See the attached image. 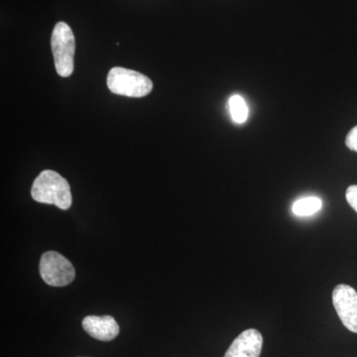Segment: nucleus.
<instances>
[{
    "label": "nucleus",
    "mask_w": 357,
    "mask_h": 357,
    "mask_svg": "<svg viewBox=\"0 0 357 357\" xmlns=\"http://www.w3.org/2000/svg\"><path fill=\"white\" fill-rule=\"evenodd\" d=\"M31 196L38 203L55 204L61 210H69L72 206L69 183L55 171L45 170L35 178Z\"/></svg>",
    "instance_id": "obj_1"
},
{
    "label": "nucleus",
    "mask_w": 357,
    "mask_h": 357,
    "mask_svg": "<svg viewBox=\"0 0 357 357\" xmlns=\"http://www.w3.org/2000/svg\"><path fill=\"white\" fill-rule=\"evenodd\" d=\"M107 83L112 93L129 98H143L149 95L153 89V83L149 77L136 70L121 67L109 70Z\"/></svg>",
    "instance_id": "obj_2"
},
{
    "label": "nucleus",
    "mask_w": 357,
    "mask_h": 357,
    "mask_svg": "<svg viewBox=\"0 0 357 357\" xmlns=\"http://www.w3.org/2000/svg\"><path fill=\"white\" fill-rule=\"evenodd\" d=\"M52 52L56 70L60 77H68L74 72L76 40L67 23L58 22L51 37Z\"/></svg>",
    "instance_id": "obj_3"
},
{
    "label": "nucleus",
    "mask_w": 357,
    "mask_h": 357,
    "mask_svg": "<svg viewBox=\"0 0 357 357\" xmlns=\"http://www.w3.org/2000/svg\"><path fill=\"white\" fill-rule=\"evenodd\" d=\"M39 269L45 283L53 287L69 285L76 276L72 263L56 251H48L42 255Z\"/></svg>",
    "instance_id": "obj_4"
},
{
    "label": "nucleus",
    "mask_w": 357,
    "mask_h": 357,
    "mask_svg": "<svg viewBox=\"0 0 357 357\" xmlns=\"http://www.w3.org/2000/svg\"><path fill=\"white\" fill-rule=\"evenodd\" d=\"M333 304L345 328L357 333V292L351 286L340 284L333 291Z\"/></svg>",
    "instance_id": "obj_5"
},
{
    "label": "nucleus",
    "mask_w": 357,
    "mask_h": 357,
    "mask_svg": "<svg viewBox=\"0 0 357 357\" xmlns=\"http://www.w3.org/2000/svg\"><path fill=\"white\" fill-rule=\"evenodd\" d=\"M262 345L261 333L255 328H249L232 342L225 357H259Z\"/></svg>",
    "instance_id": "obj_6"
},
{
    "label": "nucleus",
    "mask_w": 357,
    "mask_h": 357,
    "mask_svg": "<svg viewBox=\"0 0 357 357\" xmlns=\"http://www.w3.org/2000/svg\"><path fill=\"white\" fill-rule=\"evenodd\" d=\"M88 335L102 342H110L119 335V326L112 316H88L83 319Z\"/></svg>",
    "instance_id": "obj_7"
},
{
    "label": "nucleus",
    "mask_w": 357,
    "mask_h": 357,
    "mask_svg": "<svg viewBox=\"0 0 357 357\" xmlns=\"http://www.w3.org/2000/svg\"><path fill=\"white\" fill-rule=\"evenodd\" d=\"M323 208V202L318 197H306L297 199L292 206L294 215L297 217H310Z\"/></svg>",
    "instance_id": "obj_8"
},
{
    "label": "nucleus",
    "mask_w": 357,
    "mask_h": 357,
    "mask_svg": "<svg viewBox=\"0 0 357 357\" xmlns=\"http://www.w3.org/2000/svg\"><path fill=\"white\" fill-rule=\"evenodd\" d=\"M229 109L232 121L237 124H243L248 121V107L243 96H232L229 100Z\"/></svg>",
    "instance_id": "obj_9"
},
{
    "label": "nucleus",
    "mask_w": 357,
    "mask_h": 357,
    "mask_svg": "<svg viewBox=\"0 0 357 357\" xmlns=\"http://www.w3.org/2000/svg\"><path fill=\"white\" fill-rule=\"evenodd\" d=\"M345 198H347L349 206L357 213V185H351V187L347 188V192H345Z\"/></svg>",
    "instance_id": "obj_10"
},
{
    "label": "nucleus",
    "mask_w": 357,
    "mask_h": 357,
    "mask_svg": "<svg viewBox=\"0 0 357 357\" xmlns=\"http://www.w3.org/2000/svg\"><path fill=\"white\" fill-rule=\"evenodd\" d=\"M345 144H347V146L352 150V151L357 152V126L352 128L349 134H347Z\"/></svg>",
    "instance_id": "obj_11"
}]
</instances>
